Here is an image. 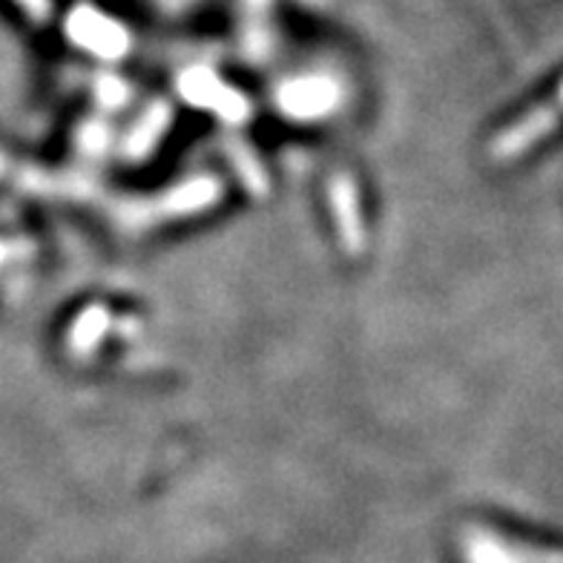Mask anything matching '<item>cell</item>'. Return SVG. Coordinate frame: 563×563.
Segmentation results:
<instances>
[{
	"label": "cell",
	"instance_id": "1",
	"mask_svg": "<svg viewBox=\"0 0 563 563\" xmlns=\"http://www.w3.org/2000/svg\"><path fill=\"white\" fill-rule=\"evenodd\" d=\"M219 199H222V181L213 176H199L194 178V181H185V185L173 187V190H167V194L158 196V199L130 205L126 219H130L135 228L170 222V219H178V216H194L201 213V210L213 208Z\"/></svg>",
	"mask_w": 563,
	"mask_h": 563
},
{
	"label": "cell",
	"instance_id": "2",
	"mask_svg": "<svg viewBox=\"0 0 563 563\" xmlns=\"http://www.w3.org/2000/svg\"><path fill=\"white\" fill-rule=\"evenodd\" d=\"M563 124V84L549 101L538 104L534 110L523 112L515 124L495 135L492 141V158L495 162H515V158L527 156L547 135H552Z\"/></svg>",
	"mask_w": 563,
	"mask_h": 563
},
{
	"label": "cell",
	"instance_id": "3",
	"mask_svg": "<svg viewBox=\"0 0 563 563\" xmlns=\"http://www.w3.org/2000/svg\"><path fill=\"white\" fill-rule=\"evenodd\" d=\"M178 92L185 101H190L199 110H208L213 115H219L222 121L230 124H239V121L247 119L251 104L247 98L239 92V89L228 87V84L219 78L210 69H190L178 78Z\"/></svg>",
	"mask_w": 563,
	"mask_h": 563
},
{
	"label": "cell",
	"instance_id": "4",
	"mask_svg": "<svg viewBox=\"0 0 563 563\" xmlns=\"http://www.w3.org/2000/svg\"><path fill=\"white\" fill-rule=\"evenodd\" d=\"M463 555H466V563H563V552L506 541L497 532L483 527L466 529Z\"/></svg>",
	"mask_w": 563,
	"mask_h": 563
},
{
	"label": "cell",
	"instance_id": "5",
	"mask_svg": "<svg viewBox=\"0 0 563 563\" xmlns=\"http://www.w3.org/2000/svg\"><path fill=\"white\" fill-rule=\"evenodd\" d=\"M328 205L334 213V228L342 251L360 256L365 251V219L360 205V190L351 173H334L328 181Z\"/></svg>",
	"mask_w": 563,
	"mask_h": 563
},
{
	"label": "cell",
	"instance_id": "6",
	"mask_svg": "<svg viewBox=\"0 0 563 563\" xmlns=\"http://www.w3.org/2000/svg\"><path fill=\"white\" fill-rule=\"evenodd\" d=\"M69 41L101 58H121L126 53V32L96 9H75L69 15Z\"/></svg>",
	"mask_w": 563,
	"mask_h": 563
},
{
	"label": "cell",
	"instance_id": "7",
	"mask_svg": "<svg viewBox=\"0 0 563 563\" xmlns=\"http://www.w3.org/2000/svg\"><path fill=\"white\" fill-rule=\"evenodd\" d=\"M336 87L328 78L319 75H308V78H297L288 81L279 96V107L288 112L290 119H322L336 104Z\"/></svg>",
	"mask_w": 563,
	"mask_h": 563
},
{
	"label": "cell",
	"instance_id": "8",
	"mask_svg": "<svg viewBox=\"0 0 563 563\" xmlns=\"http://www.w3.org/2000/svg\"><path fill=\"white\" fill-rule=\"evenodd\" d=\"M112 328V313L104 305H89L87 311L78 313V319L69 328V354L73 356H89L96 354V349L101 345Z\"/></svg>",
	"mask_w": 563,
	"mask_h": 563
},
{
	"label": "cell",
	"instance_id": "9",
	"mask_svg": "<svg viewBox=\"0 0 563 563\" xmlns=\"http://www.w3.org/2000/svg\"><path fill=\"white\" fill-rule=\"evenodd\" d=\"M167 124H170V110L158 104L153 107V110L141 119V124L135 126V133L130 135V156L133 158L147 156L150 150L156 147V141L164 135Z\"/></svg>",
	"mask_w": 563,
	"mask_h": 563
},
{
	"label": "cell",
	"instance_id": "10",
	"mask_svg": "<svg viewBox=\"0 0 563 563\" xmlns=\"http://www.w3.org/2000/svg\"><path fill=\"white\" fill-rule=\"evenodd\" d=\"M21 3H23V9H26V12H32L35 18H41L46 12V0H21Z\"/></svg>",
	"mask_w": 563,
	"mask_h": 563
}]
</instances>
